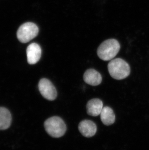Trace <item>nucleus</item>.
<instances>
[{
	"instance_id": "obj_1",
	"label": "nucleus",
	"mask_w": 149,
	"mask_h": 150,
	"mask_svg": "<svg viewBox=\"0 0 149 150\" xmlns=\"http://www.w3.org/2000/svg\"><path fill=\"white\" fill-rule=\"evenodd\" d=\"M108 72L113 78L122 80L127 78L130 74V68L126 61L121 58L113 59L108 65Z\"/></svg>"
},
{
	"instance_id": "obj_5",
	"label": "nucleus",
	"mask_w": 149,
	"mask_h": 150,
	"mask_svg": "<svg viewBox=\"0 0 149 150\" xmlns=\"http://www.w3.org/2000/svg\"><path fill=\"white\" fill-rule=\"evenodd\" d=\"M38 88L41 95L46 100H53L56 98V89L49 80L46 78L41 79L38 83Z\"/></svg>"
},
{
	"instance_id": "obj_10",
	"label": "nucleus",
	"mask_w": 149,
	"mask_h": 150,
	"mask_svg": "<svg viewBox=\"0 0 149 150\" xmlns=\"http://www.w3.org/2000/svg\"><path fill=\"white\" fill-rule=\"evenodd\" d=\"M100 115L102 122L107 126L112 125L115 121V115L114 111L108 106L103 108Z\"/></svg>"
},
{
	"instance_id": "obj_7",
	"label": "nucleus",
	"mask_w": 149,
	"mask_h": 150,
	"mask_svg": "<svg viewBox=\"0 0 149 150\" xmlns=\"http://www.w3.org/2000/svg\"><path fill=\"white\" fill-rule=\"evenodd\" d=\"M79 130L85 137H91L94 136L96 133L97 126L91 120H85L79 123Z\"/></svg>"
},
{
	"instance_id": "obj_2",
	"label": "nucleus",
	"mask_w": 149,
	"mask_h": 150,
	"mask_svg": "<svg viewBox=\"0 0 149 150\" xmlns=\"http://www.w3.org/2000/svg\"><path fill=\"white\" fill-rule=\"evenodd\" d=\"M120 49V44L115 39H108L100 44L97 49L98 57L103 61H110L116 56Z\"/></svg>"
},
{
	"instance_id": "obj_6",
	"label": "nucleus",
	"mask_w": 149,
	"mask_h": 150,
	"mask_svg": "<svg viewBox=\"0 0 149 150\" xmlns=\"http://www.w3.org/2000/svg\"><path fill=\"white\" fill-rule=\"evenodd\" d=\"M41 47L36 43H32L27 47L26 50L27 60L29 64L34 65L38 62L41 56Z\"/></svg>"
},
{
	"instance_id": "obj_11",
	"label": "nucleus",
	"mask_w": 149,
	"mask_h": 150,
	"mask_svg": "<svg viewBox=\"0 0 149 150\" xmlns=\"http://www.w3.org/2000/svg\"><path fill=\"white\" fill-rule=\"evenodd\" d=\"M12 121L11 114L6 108L0 107V130L8 128Z\"/></svg>"
},
{
	"instance_id": "obj_9",
	"label": "nucleus",
	"mask_w": 149,
	"mask_h": 150,
	"mask_svg": "<svg viewBox=\"0 0 149 150\" xmlns=\"http://www.w3.org/2000/svg\"><path fill=\"white\" fill-rule=\"evenodd\" d=\"M86 108L88 115L91 116H98L100 115L103 109V102L98 99H93L88 101Z\"/></svg>"
},
{
	"instance_id": "obj_3",
	"label": "nucleus",
	"mask_w": 149,
	"mask_h": 150,
	"mask_svg": "<svg viewBox=\"0 0 149 150\" xmlns=\"http://www.w3.org/2000/svg\"><path fill=\"white\" fill-rule=\"evenodd\" d=\"M45 130L52 137H62L66 131V125L60 117L54 116L47 119L44 123Z\"/></svg>"
},
{
	"instance_id": "obj_8",
	"label": "nucleus",
	"mask_w": 149,
	"mask_h": 150,
	"mask_svg": "<svg viewBox=\"0 0 149 150\" xmlns=\"http://www.w3.org/2000/svg\"><path fill=\"white\" fill-rule=\"evenodd\" d=\"M83 79L85 82L92 86H96L100 85L102 81V77L99 72L95 69H88L83 75Z\"/></svg>"
},
{
	"instance_id": "obj_4",
	"label": "nucleus",
	"mask_w": 149,
	"mask_h": 150,
	"mask_svg": "<svg viewBox=\"0 0 149 150\" xmlns=\"http://www.w3.org/2000/svg\"><path fill=\"white\" fill-rule=\"evenodd\" d=\"M38 32L39 29L37 26L34 23L28 22L19 27L17 31V38L20 42L27 43L37 37Z\"/></svg>"
}]
</instances>
